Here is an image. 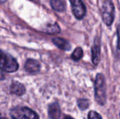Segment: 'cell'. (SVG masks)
Here are the masks:
<instances>
[{"mask_svg":"<svg viewBox=\"0 0 120 119\" xmlns=\"http://www.w3.org/2000/svg\"><path fill=\"white\" fill-rule=\"evenodd\" d=\"M117 49L120 50V21L117 25Z\"/></svg>","mask_w":120,"mask_h":119,"instance_id":"cell-16","label":"cell"},{"mask_svg":"<svg viewBox=\"0 0 120 119\" xmlns=\"http://www.w3.org/2000/svg\"><path fill=\"white\" fill-rule=\"evenodd\" d=\"M49 114L51 119H58L60 115L59 105L57 103L51 104L49 107Z\"/></svg>","mask_w":120,"mask_h":119,"instance_id":"cell-10","label":"cell"},{"mask_svg":"<svg viewBox=\"0 0 120 119\" xmlns=\"http://www.w3.org/2000/svg\"><path fill=\"white\" fill-rule=\"evenodd\" d=\"M72 11L75 15V17L78 19L81 20L82 19L86 12V9L85 7V5L82 2V0H70Z\"/></svg>","mask_w":120,"mask_h":119,"instance_id":"cell-5","label":"cell"},{"mask_svg":"<svg viewBox=\"0 0 120 119\" xmlns=\"http://www.w3.org/2000/svg\"><path fill=\"white\" fill-rule=\"evenodd\" d=\"M52 41L58 48H59L60 49H61L63 50L67 51V50H70V48H71L70 43L64 39L56 37L52 39Z\"/></svg>","mask_w":120,"mask_h":119,"instance_id":"cell-9","label":"cell"},{"mask_svg":"<svg viewBox=\"0 0 120 119\" xmlns=\"http://www.w3.org/2000/svg\"><path fill=\"white\" fill-rule=\"evenodd\" d=\"M6 0H0V3H4V2H5Z\"/></svg>","mask_w":120,"mask_h":119,"instance_id":"cell-19","label":"cell"},{"mask_svg":"<svg viewBox=\"0 0 120 119\" xmlns=\"http://www.w3.org/2000/svg\"><path fill=\"white\" fill-rule=\"evenodd\" d=\"M0 119H8L7 118H6L4 116H3L1 114H0Z\"/></svg>","mask_w":120,"mask_h":119,"instance_id":"cell-18","label":"cell"},{"mask_svg":"<svg viewBox=\"0 0 120 119\" xmlns=\"http://www.w3.org/2000/svg\"><path fill=\"white\" fill-rule=\"evenodd\" d=\"M25 69L30 74H36L40 70V65L35 60L28 59L25 64Z\"/></svg>","mask_w":120,"mask_h":119,"instance_id":"cell-7","label":"cell"},{"mask_svg":"<svg viewBox=\"0 0 120 119\" xmlns=\"http://www.w3.org/2000/svg\"><path fill=\"white\" fill-rule=\"evenodd\" d=\"M4 78H5V76H4V75L1 73V72H0V81L1 80H3V79H4Z\"/></svg>","mask_w":120,"mask_h":119,"instance_id":"cell-17","label":"cell"},{"mask_svg":"<svg viewBox=\"0 0 120 119\" xmlns=\"http://www.w3.org/2000/svg\"><path fill=\"white\" fill-rule=\"evenodd\" d=\"M44 32L49 34H56L60 32V29L57 23H54L52 25H49L45 28Z\"/></svg>","mask_w":120,"mask_h":119,"instance_id":"cell-12","label":"cell"},{"mask_svg":"<svg viewBox=\"0 0 120 119\" xmlns=\"http://www.w3.org/2000/svg\"><path fill=\"white\" fill-rule=\"evenodd\" d=\"M78 105H79V107L84 110L86 108H88L89 107V102L88 100H85V99H81L78 101Z\"/></svg>","mask_w":120,"mask_h":119,"instance_id":"cell-14","label":"cell"},{"mask_svg":"<svg viewBox=\"0 0 120 119\" xmlns=\"http://www.w3.org/2000/svg\"><path fill=\"white\" fill-rule=\"evenodd\" d=\"M101 15L103 22L106 25L110 26L115 18V6L111 0H104L102 8Z\"/></svg>","mask_w":120,"mask_h":119,"instance_id":"cell-3","label":"cell"},{"mask_svg":"<svg viewBox=\"0 0 120 119\" xmlns=\"http://www.w3.org/2000/svg\"><path fill=\"white\" fill-rule=\"evenodd\" d=\"M88 119H102V117L99 114L94 111H91L89 113L88 115Z\"/></svg>","mask_w":120,"mask_h":119,"instance_id":"cell-15","label":"cell"},{"mask_svg":"<svg viewBox=\"0 0 120 119\" xmlns=\"http://www.w3.org/2000/svg\"><path fill=\"white\" fill-rule=\"evenodd\" d=\"M95 98L100 105H104L106 102V83L105 77L102 74L96 75L95 83Z\"/></svg>","mask_w":120,"mask_h":119,"instance_id":"cell-1","label":"cell"},{"mask_svg":"<svg viewBox=\"0 0 120 119\" xmlns=\"http://www.w3.org/2000/svg\"><path fill=\"white\" fill-rule=\"evenodd\" d=\"M83 56V50L80 47H77L75 48V50L73 51V53L71 55V58L73 60L78 61Z\"/></svg>","mask_w":120,"mask_h":119,"instance_id":"cell-13","label":"cell"},{"mask_svg":"<svg viewBox=\"0 0 120 119\" xmlns=\"http://www.w3.org/2000/svg\"><path fill=\"white\" fill-rule=\"evenodd\" d=\"M17 60L9 54L0 50V69L5 72H14L18 69Z\"/></svg>","mask_w":120,"mask_h":119,"instance_id":"cell-2","label":"cell"},{"mask_svg":"<svg viewBox=\"0 0 120 119\" xmlns=\"http://www.w3.org/2000/svg\"><path fill=\"white\" fill-rule=\"evenodd\" d=\"M50 4L52 8L58 12H63L65 10V5L61 0H51Z\"/></svg>","mask_w":120,"mask_h":119,"instance_id":"cell-11","label":"cell"},{"mask_svg":"<svg viewBox=\"0 0 120 119\" xmlns=\"http://www.w3.org/2000/svg\"><path fill=\"white\" fill-rule=\"evenodd\" d=\"M10 114L12 119H39L38 115L27 107H14Z\"/></svg>","mask_w":120,"mask_h":119,"instance_id":"cell-4","label":"cell"},{"mask_svg":"<svg viewBox=\"0 0 120 119\" xmlns=\"http://www.w3.org/2000/svg\"><path fill=\"white\" fill-rule=\"evenodd\" d=\"M65 119H73L72 118H71V117H65Z\"/></svg>","mask_w":120,"mask_h":119,"instance_id":"cell-20","label":"cell"},{"mask_svg":"<svg viewBox=\"0 0 120 119\" xmlns=\"http://www.w3.org/2000/svg\"><path fill=\"white\" fill-rule=\"evenodd\" d=\"M10 91L12 94L20 96L25 93V88L19 82H13L10 86Z\"/></svg>","mask_w":120,"mask_h":119,"instance_id":"cell-8","label":"cell"},{"mask_svg":"<svg viewBox=\"0 0 120 119\" xmlns=\"http://www.w3.org/2000/svg\"><path fill=\"white\" fill-rule=\"evenodd\" d=\"M101 59V39L97 36L91 48V60L94 65H98Z\"/></svg>","mask_w":120,"mask_h":119,"instance_id":"cell-6","label":"cell"}]
</instances>
